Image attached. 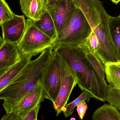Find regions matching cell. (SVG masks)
I'll use <instances>...</instances> for the list:
<instances>
[{
	"instance_id": "obj_1",
	"label": "cell",
	"mask_w": 120,
	"mask_h": 120,
	"mask_svg": "<svg viewBox=\"0 0 120 120\" xmlns=\"http://www.w3.org/2000/svg\"><path fill=\"white\" fill-rule=\"evenodd\" d=\"M53 48L74 73L81 90L88 92L97 100L106 101L109 85L99 77L82 49L78 46L54 45Z\"/></svg>"
},
{
	"instance_id": "obj_2",
	"label": "cell",
	"mask_w": 120,
	"mask_h": 120,
	"mask_svg": "<svg viewBox=\"0 0 120 120\" xmlns=\"http://www.w3.org/2000/svg\"><path fill=\"white\" fill-rule=\"evenodd\" d=\"M53 47L31 60L20 73L0 91V99L6 113H11L25 96L41 82L43 72L53 53Z\"/></svg>"
},
{
	"instance_id": "obj_3",
	"label": "cell",
	"mask_w": 120,
	"mask_h": 120,
	"mask_svg": "<svg viewBox=\"0 0 120 120\" xmlns=\"http://www.w3.org/2000/svg\"><path fill=\"white\" fill-rule=\"evenodd\" d=\"M92 31L82 11L76 7L70 21L58 35L53 46L79 45L88 38Z\"/></svg>"
},
{
	"instance_id": "obj_4",
	"label": "cell",
	"mask_w": 120,
	"mask_h": 120,
	"mask_svg": "<svg viewBox=\"0 0 120 120\" xmlns=\"http://www.w3.org/2000/svg\"><path fill=\"white\" fill-rule=\"evenodd\" d=\"M62 73V60L54 50L44 68L41 82L45 99L53 103L56 99L61 87Z\"/></svg>"
},
{
	"instance_id": "obj_5",
	"label": "cell",
	"mask_w": 120,
	"mask_h": 120,
	"mask_svg": "<svg viewBox=\"0 0 120 120\" xmlns=\"http://www.w3.org/2000/svg\"><path fill=\"white\" fill-rule=\"evenodd\" d=\"M26 21L25 31L22 39L17 44L21 55L32 53L39 54L53 47V40L38 29L34 21L27 19Z\"/></svg>"
},
{
	"instance_id": "obj_6",
	"label": "cell",
	"mask_w": 120,
	"mask_h": 120,
	"mask_svg": "<svg viewBox=\"0 0 120 120\" xmlns=\"http://www.w3.org/2000/svg\"><path fill=\"white\" fill-rule=\"evenodd\" d=\"M61 60L62 73L61 87L56 99L53 103L56 116L60 114L63 108L67 104L72 91L77 82V78L74 73L62 58Z\"/></svg>"
},
{
	"instance_id": "obj_7",
	"label": "cell",
	"mask_w": 120,
	"mask_h": 120,
	"mask_svg": "<svg viewBox=\"0 0 120 120\" xmlns=\"http://www.w3.org/2000/svg\"><path fill=\"white\" fill-rule=\"evenodd\" d=\"M75 8L73 0H62L48 7L47 10L53 20L58 36L70 21Z\"/></svg>"
},
{
	"instance_id": "obj_8",
	"label": "cell",
	"mask_w": 120,
	"mask_h": 120,
	"mask_svg": "<svg viewBox=\"0 0 120 120\" xmlns=\"http://www.w3.org/2000/svg\"><path fill=\"white\" fill-rule=\"evenodd\" d=\"M5 41L17 44L25 31L27 21L24 15H15L12 19L0 24Z\"/></svg>"
},
{
	"instance_id": "obj_9",
	"label": "cell",
	"mask_w": 120,
	"mask_h": 120,
	"mask_svg": "<svg viewBox=\"0 0 120 120\" xmlns=\"http://www.w3.org/2000/svg\"><path fill=\"white\" fill-rule=\"evenodd\" d=\"M21 56L17 44L6 42L0 37V77L19 61Z\"/></svg>"
},
{
	"instance_id": "obj_10",
	"label": "cell",
	"mask_w": 120,
	"mask_h": 120,
	"mask_svg": "<svg viewBox=\"0 0 120 120\" xmlns=\"http://www.w3.org/2000/svg\"><path fill=\"white\" fill-rule=\"evenodd\" d=\"M19 3L23 14L34 21L39 20L47 11L46 0H19Z\"/></svg>"
},
{
	"instance_id": "obj_11",
	"label": "cell",
	"mask_w": 120,
	"mask_h": 120,
	"mask_svg": "<svg viewBox=\"0 0 120 120\" xmlns=\"http://www.w3.org/2000/svg\"><path fill=\"white\" fill-rule=\"evenodd\" d=\"M44 94L41 83L25 96L11 112L19 114L26 112L44 101Z\"/></svg>"
},
{
	"instance_id": "obj_12",
	"label": "cell",
	"mask_w": 120,
	"mask_h": 120,
	"mask_svg": "<svg viewBox=\"0 0 120 120\" xmlns=\"http://www.w3.org/2000/svg\"><path fill=\"white\" fill-rule=\"evenodd\" d=\"M38 54L32 53L22 55L19 61L0 77V91L6 87L20 73L30 62L32 57Z\"/></svg>"
},
{
	"instance_id": "obj_13",
	"label": "cell",
	"mask_w": 120,
	"mask_h": 120,
	"mask_svg": "<svg viewBox=\"0 0 120 120\" xmlns=\"http://www.w3.org/2000/svg\"><path fill=\"white\" fill-rule=\"evenodd\" d=\"M78 46L84 51L87 60L99 77L102 80L106 81L105 65L97 55L91 51L86 40Z\"/></svg>"
},
{
	"instance_id": "obj_14",
	"label": "cell",
	"mask_w": 120,
	"mask_h": 120,
	"mask_svg": "<svg viewBox=\"0 0 120 120\" xmlns=\"http://www.w3.org/2000/svg\"><path fill=\"white\" fill-rule=\"evenodd\" d=\"M37 27L42 32L54 41L58 37L55 23L53 20L47 10L39 20L34 21Z\"/></svg>"
},
{
	"instance_id": "obj_15",
	"label": "cell",
	"mask_w": 120,
	"mask_h": 120,
	"mask_svg": "<svg viewBox=\"0 0 120 120\" xmlns=\"http://www.w3.org/2000/svg\"><path fill=\"white\" fill-rule=\"evenodd\" d=\"M120 112L115 107L104 104L97 109L92 116V120H120Z\"/></svg>"
},
{
	"instance_id": "obj_16",
	"label": "cell",
	"mask_w": 120,
	"mask_h": 120,
	"mask_svg": "<svg viewBox=\"0 0 120 120\" xmlns=\"http://www.w3.org/2000/svg\"><path fill=\"white\" fill-rule=\"evenodd\" d=\"M105 75L109 86L120 89V61L105 64Z\"/></svg>"
},
{
	"instance_id": "obj_17",
	"label": "cell",
	"mask_w": 120,
	"mask_h": 120,
	"mask_svg": "<svg viewBox=\"0 0 120 120\" xmlns=\"http://www.w3.org/2000/svg\"><path fill=\"white\" fill-rule=\"evenodd\" d=\"M112 40L115 48L118 61H120V18L111 16L109 22Z\"/></svg>"
},
{
	"instance_id": "obj_18",
	"label": "cell",
	"mask_w": 120,
	"mask_h": 120,
	"mask_svg": "<svg viewBox=\"0 0 120 120\" xmlns=\"http://www.w3.org/2000/svg\"><path fill=\"white\" fill-rule=\"evenodd\" d=\"M93 97L92 95L88 92L82 91V93L75 100L70 103L67 104L63 108L62 112L66 118L70 116L74 112L75 108L84 101L89 102L90 99Z\"/></svg>"
},
{
	"instance_id": "obj_19",
	"label": "cell",
	"mask_w": 120,
	"mask_h": 120,
	"mask_svg": "<svg viewBox=\"0 0 120 120\" xmlns=\"http://www.w3.org/2000/svg\"><path fill=\"white\" fill-rule=\"evenodd\" d=\"M106 101L120 111V89L109 86Z\"/></svg>"
},
{
	"instance_id": "obj_20",
	"label": "cell",
	"mask_w": 120,
	"mask_h": 120,
	"mask_svg": "<svg viewBox=\"0 0 120 120\" xmlns=\"http://www.w3.org/2000/svg\"><path fill=\"white\" fill-rule=\"evenodd\" d=\"M15 15L6 1L0 0V24L12 19Z\"/></svg>"
},
{
	"instance_id": "obj_21",
	"label": "cell",
	"mask_w": 120,
	"mask_h": 120,
	"mask_svg": "<svg viewBox=\"0 0 120 120\" xmlns=\"http://www.w3.org/2000/svg\"><path fill=\"white\" fill-rule=\"evenodd\" d=\"M41 104H38L30 110L19 114L20 120H37L38 113Z\"/></svg>"
},
{
	"instance_id": "obj_22",
	"label": "cell",
	"mask_w": 120,
	"mask_h": 120,
	"mask_svg": "<svg viewBox=\"0 0 120 120\" xmlns=\"http://www.w3.org/2000/svg\"><path fill=\"white\" fill-rule=\"evenodd\" d=\"M86 41L91 51L97 55L99 48V41L93 31Z\"/></svg>"
},
{
	"instance_id": "obj_23",
	"label": "cell",
	"mask_w": 120,
	"mask_h": 120,
	"mask_svg": "<svg viewBox=\"0 0 120 120\" xmlns=\"http://www.w3.org/2000/svg\"><path fill=\"white\" fill-rule=\"evenodd\" d=\"M86 101H84L79 104L77 106V110L79 117L81 120H83L84 116L88 108Z\"/></svg>"
},
{
	"instance_id": "obj_24",
	"label": "cell",
	"mask_w": 120,
	"mask_h": 120,
	"mask_svg": "<svg viewBox=\"0 0 120 120\" xmlns=\"http://www.w3.org/2000/svg\"><path fill=\"white\" fill-rule=\"evenodd\" d=\"M0 120H20L19 115L17 113L11 112L6 113Z\"/></svg>"
},
{
	"instance_id": "obj_25",
	"label": "cell",
	"mask_w": 120,
	"mask_h": 120,
	"mask_svg": "<svg viewBox=\"0 0 120 120\" xmlns=\"http://www.w3.org/2000/svg\"><path fill=\"white\" fill-rule=\"evenodd\" d=\"M48 7L51 6L54 4L60 2L62 0H46Z\"/></svg>"
},
{
	"instance_id": "obj_26",
	"label": "cell",
	"mask_w": 120,
	"mask_h": 120,
	"mask_svg": "<svg viewBox=\"0 0 120 120\" xmlns=\"http://www.w3.org/2000/svg\"><path fill=\"white\" fill-rule=\"evenodd\" d=\"M113 3L115 4H118L120 1V0H110Z\"/></svg>"
},
{
	"instance_id": "obj_27",
	"label": "cell",
	"mask_w": 120,
	"mask_h": 120,
	"mask_svg": "<svg viewBox=\"0 0 120 120\" xmlns=\"http://www.w3.org/2000/svg\"><path fill=\"white\" fill-rule=\"evenodd\" d=\"M118 17H119L120 18V15H119V16H118Z\"/></svg>"
},
{
	"instance_id": "obj_28",
	"label": "cell",
	"mask_w": 120,
	"mask_h": 120,
	"mask_svg": "<svg viewBox=\"0 0 120 120\" xmlns=\"http://www.w3.org/2000/svg\"></svg>"
}]
</instances>
